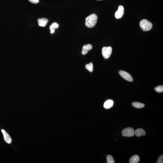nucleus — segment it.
<instances>
[{
	"instance_id": "f257e3e1",
	"label": "nucleus",
	"mask_w": 163,
	"mask_h": 163,
	"mask_svg": "<svg viewBox=\"0 0 163 163\" xmlns=\"http://www.w3.org/2000/svg\"><path fill=\"white\" fill-rule=\"evenodd\" d=\"M97 19V16L94 13L88 16L85 19L86 26L89 28L93 27L96 24Z\"/></svg>"
},
{
	"instance_id": "f03ea898",
	"label": "nucleus",
	"mask_w": 163,
	"mask_h": 163,
	"mask_svg": "<svg viewBox=\"0 0 163 163\" xmlns=\"http://www.w3.org/2000/svg\"><path fill=\"white\" fill-rule=\"evenodd\" d=\"M140 26L143 31H148L151 30L153 27V24L149 21L143 19L140 21Z\"/></svg>"
},
{
	"instance_id": "7ed1b4c3",
	"label": "nucleus",
	"mask_w": 163,
	"mask_h": 163,
	"mask_svg": "<svg viewBox=\"0 0 163 163\" xmlns=\"http://www.w3.org/2000/svg\"><path fill=\"white\" fill-rule=\"evenodd\" d=\"M112 52V48L111 47H104L102 50V55L105 59H108L111 56Z\"/></svg>"
},
{
	"instance_id": "20e7f679",
	"label": "nucleus",
	"mask_w": 163,
	"mask_h": 163,
	"mask_svg": "<svg viewBox=\"0 0 163 163\" xmlns=\"http://www.w3.org/2000/svg\"><path fill=\"white\" fill-rule=\"evenodd\" d=\"M122 133L125 137H132L134 136L135 131L134 129L132 127H127L122 131Z\"/></svg>"
},
{
	"instance_id": "39448f33",
	"label": "nucleus",
	"mask_w": 163,
	"mask_h": 163,
	"mask_svg": "<svg viewBox=\"0 0 163 163\" xmlns=\"http://www.w3.org/2000/svg\"><path fill=\"white\" fill-rule=\"evenodd\" d=\"M118 72L121 77L127 81L131 82L133 81V78L132 76L127 72L122 70L119 71Z\"/></svg>"
},
{
	"instance_id": "423d86ee",
	"label": "nucleus",
	"mask_w": 163,
	"mask_h": 163,
	"mask_svg": "<svg viewBox=\"0 0 163 163\" xmlns=\"http://www.w3.org/2000/svg\"><path fill=\"white\" fill-rule=\"evenodd\" d=\"M124 8L122 6H120L118 7L117 10L115 14V17L117 19H120L124 15Z\"/></svg>"
},
{
	"instance_id": "0eeeda50",
	"label": "nucleus",
	"mask_w": 163,
	"mask_h": 163,
	"mask_svg": "<svg viewBox=\"0 0 163 163\" xmlns=\"http://www.w3.org/2000/svg\"><path fill=\"white\" fill-rule=\"evenodd\" d=\"M1 131H2V134H3L5 141L7 143H9V144L11 143L12 141L11 138L10 136L7 133V132L5 130L3 129L1 130Z\"/></svg>"
},
{
	"instance_id": "6e6552de",
	"label": "nucleus",
	"mask_w": 163,
	"mask_h": 163,
	"mask_svg": "<svg viewBox=\"0 0 163 163\" xmlns=\"http://www.w3.org/2000/svg\"><path fill=\"white\" fill-rule=\"evenodd\" d=\"M92 46L90 44H88L84 45L82 49V54L83 55L86 54L88 51L92 49Z\"/></svg>"
},
{
	"instance_id": "1a4fd4ad",
	"label": "nucleus",
	"mask_w": 163,
	"mask_h": 163,
	"mask_svg": "<svg viewBox=\"0 0 163 163\" xmlns=\"http://www.w3.org/2000/svg\"><path fill=\"white\" fill-rule=\"evenodd\" d=\"M39 23V25L40 26L45 27L46 26L48 22V19L46 18H42L41 19L39 18L37 20Z\"/></svg>"
},
{
	"instance_id": "9d476101",
	"label": "nucleus",
	"mask_w": 163,
	"mask_h": 163,
	"mask_svg": "<svg viewBox=\"0 0 163 163\" xmlns=\"http://www.w3.org/2000/svg\"><path fill=\"white\" fill-rule=\"evenodd\" d=\"M135 134L137 137H140L143 135H145L146 133L144 130L140 128H138L135 132Z\"/></svg>"
},
{
	"instance_id": "9b49d317",
	"label": "nucleus",
	"mask_w": 163,
	"mask_h": 163,
	"mask_svg": "<svg viewBox=\"0 0 163 163\" xmlns=\"http://www.w3.org/2000/svg\"><path fill=\"white\" fill-rule=\"evenodd\" d=\"M114 101L112 100H107L104 103V107L105 109H109L111 108L113 106Z\"/></svg>"
},
{
	"instance_id": "f8f14e48",
	"label": "nucleus",
	"mask_w": 163,
	"mask_h": 163,
	"mask_svg": "<svg viewBox=\"0 0 163 163\" xmlns=\"http://www.w3.org/2000/svg\"><path fill=\"white\" fill-rule=\"evenodd\" d=\"M139 157L138 155H133L130 159L129 163H138L140 161Z\"/></svg>"
},
{
	"instance_id": "ddd939ff",
	"label": "nucleus",
	"mask_w": 163,
	"mask_h": 163,
	"mask_svg": "<svg viewBox=\"0 0 163 163\" xmlns=\"http://www.w3.org/2000/svg\"><path fill=\"white\" fill-rule=\"evenodd\" d=\"M132 106L137 109H141L144 107V104L138 102H134L132 103Z\"/></svg>"
},
{
	"instance_id": "4468645a",
	"label": "nucleus",
	"mask_w": 163,
	"mask_h": 163,
	"mask_svg": "<svg viewBox=\"0 0 163 163\" xmlns=\"http://www.w3.org/2000/svg\"><path fill=\"white\" fill-rule=\"evenodd\" d=\"M86 69L89 70V72H92L93 71V65L92 62L86 65L85 66Z\"/></svg>"
},
{
	"instance_id": "2eb2a0df",
	"label": "nucleus",
	"mask_w": 163,
	"mask_h": 163,
	"mask_svg": "<svg viewBox=\"0 0 163 163\" xmlns=\"http://www.w3.org/2000/svg\"><path fill=\"white\" fill-rule=\"evenodd\" d=\"M107 163H115L114 160L112 155H109L107 156Z\"/></svg>"
},
{
	"instance_id": "dca6fc26",
	"label": "nucleus",
	"mask_w": 163,
	"mask_h": 163,
	"mask_svg": "<svg viewBox=\"0 0 163 163\" xmlns=\"http://www.w3.org/2000/svg\"><path fill=\"white\" fill-rule=\"evenodd\" d=\"M154 90L158 93H161L163 91V86L162 85L158 86L154 88Z\"/></svg>"
},
{
	"instance_id": "f3484780",
	"label": "nucleus",
	"mask_w": 163,
	"mask_h": 163,
	"mask_svg": "<svg viewBox=\"0 0 163 163\" xmlns=\"http://www.w3.org/2000/svg\"><path fill=\"white\" fill-rule=\"evenodd\" d=\"M59 24L55 22L52 23L51 25H50L49 29L50 30L52 29H55L58 28L59 27Z\"/></svg>"
},
{
	"instance_id": "a211bd4d",
	"label": "nucleus",
	"mask_w": 163,
	"mask_h": 163,
	"mask_svg": "<svg viewBox=\"0 0 163 163\" xmlns=\"http://www.w3.org/2000/svg\"><path fill=\"white\" fill-rule=\"evenodd\" d=\"M157 163H163V154L160 155L157 161Z\"/></svg>"
},
{
	"instance_id": "6ab92c4d",
	"label": "nucleus",
	"mask_w": 163,
	"mask_h": 163,
	"mask_svg": "<svg viewBox=\"0 0 163 163\" xmlns=\"http://www.w3.org/2000/svg\"><path fill=\"white\" fill-rule=\"evenodd\" d=\"M31 3L34 4H36L39 2V0H29Z\"/></svg>"
},
{
	"instance_id": "aec40b11",
	"label": "nucleus",
	"mask_w": 163,
	"mask_h": 163,
	"mask_svg": "<svg viewBox=\"0 0 163 163\" xmlns=\"http://www.w3.org/2000/svg\"><path fill=\"white\" fill-rule=\"evenodd\" d=\"M55 29H52L50 31V33L51 34H53L54 33Z\"/></svg>"
},
{
	"instance_id": "412c9836",
	"label": "nucleus",
	"mask_w": 163,
	"mask_h": 163,
	"mask_svg": "<svg viewBox=\"0 0 163 163\" xmlns=\"http://www.w3.org/2000/svg\"></svg>"
}]
</instances>
